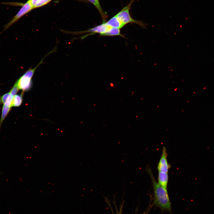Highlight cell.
Segmentation results:
<instances>
[{"instance_id":"obj_1","label":"cell","mask_w":214,"mask_h":214,"mask_svg":"<svg viewBox=\"0 0 214 214\" xmlns=\"http://www.w3.org/2000/svg\"><path fill=\"white\" fill-rule=\"evenodd\" d=\"M146 169L150 176L152 185L155 204L162 210L170 211L171 204L167 189L162 187L157 182L150 166H147Z\"/></svg>"},{"instance_id":"obj_2","label":"cell","mask_w":214,"mask_h":214,"mask_svg":"<svg viewBox=\"0 0 214 214\" xmlns=\"http://www.w3.org/2000/svg\"><path fill=\"white\" fill-rule=\"evenodd\" d=\"M54 52V51L53 49L43 57L36 66L34 68H30L16 81V83L19 89L24 92L28 91L31 89L32 85V79L36 70L43 63L47 56Z\"/></svg>"},{"instance_id":"obj_3","label":"cell","mask_w":214,"mask_h":214,"mask_svg":"<svg viewBox=\"0 0 214 214\" xmlns=\"http://www.w3.org/2000/svg\"><path fill=\"white\" fill-rule=\"evenodd\" d=\"M132 2L125 7L116 16L124 26L129 23H135L143 28H146V25L142 21L134 20L130 16L129 10Z\"/></svg>"},{"instance_id":"obj_4","label":"cell","mask_w":214,"mask_h":214,"mask_svg":"<svg viewBox=\"0 0 214 214\" xmlns=\"http://www.w3.org/2000/svg\"><path fill=\"white\" fill-rule=\"evenodd\" d=\"M34 8L28 0L24 3L12 18L4 26V30L2 32L8 29L16 22L23 16L31 11Z\"/></svg>"},{"instance_id":"obj_5","label":"cell","mask_w":214,"mask_h":214,"mask_svg":"<svg viewBox=\"0 0 214 214\" xmlns=\"http://www.w3.org/2000/svg\"><path fill=\"white\" fill-rule=\"evenodd\" d=\"M168 154L166 148L164 146L163 147L162 154L158 164L157 169L158 172L168 173L171 166L168 162Z\"/></svg>"},{"instance_id":"obj_6","label":"cell","mask_w":214,"mask_h":214,"mask_svg":"<svg viewBox=\"0 0 214 214\" xmlns=\"http://www.w3.org/2000/svg\"><path fill=\"white\" fill-rule=\"evenodd\" d=\"M111 28L106 24L105 22H103L102 24L98 26H95L94 28H91L89 30L84 31V32H75L77 33H79L82 32H90L92 34H94L99 33L100 34V36H102L103 34L107 32ZM76 33L75 34H76Z\"/></svg>"},{"instance_id":"obj_7","label":"cell","mask_w":214,"mask_h":214,"mask_svg":"<svg viewBox=\"0 0 214 214\" xmlns=\"http://www.w3.org/2000/svg\"><path fill=\"white\" fill-rule=\"evenodd\" d=\"M168 173L158 172V183L162 187L167 189L168 182Z\"/></svg>"},{"instance_id":"obj_8","label":"cell","mask_w":214,"mask_h":214,"mask_svg":"<svg viewBox=\"0 0 214 214\" xmlns=\"http://www.w3.org/2000/svg\"><path fill=\"white\" fill-rule=\"evenodd\" d=\"M105 23L107 26L110 27L119 29L124 26L119 21L116 15Z\"/></svg>"},{"instance_id":"obj_9","label":"cell","mask_w":214,"mask_h":214,"mask_svg":"<svg viewBox=\"0 0 214 214\" xmlns=\"http://www.w3.org/2000/svg\"><path fill=\"white\" fill-rule=\"evenodd\" d=\"M92 3L97 9L100 15L104 20L107 17V15L103 10L99 0H87Z\"/></svg>"},{"instance_id":"obj_10","label":"cell","mask_w":214,"mask_h":214,"mask_svg":"<svg viewBox=\"0 0 214 214\" xmlns=\"http://www.w3.org/2000/svg\"><path fill=\"white\" fill-rule=\"evenodd\" d=\"M102 36H120L122 37H124V36L120 33L119 29L114 27H111L107 32L103 34Z\"/></svg>"},{"instance_id":"obj_11","label":"cell","mask_w":214,"mask_h":214,"mask_svg":"<svg viewBox=\"0 0 214 214\" xmlns=\"http://www.w3.org/2000/svg\"><path fill=\"white\" fill-rule=\"evenodd\" d=\"M23 93L21 95H15L12 99L11 107H18L19 106L22 102Z\"/></svg>"},{"instance_id":"obj_12","label":"cell","mask_w":214,"mask_h":214,"mask_svg":"<svg viewBox=\"0 0 214 214\" xmlns=\"http://www.w3.org/2000/svg\"><path fill=\"white\" fill-rule=\"evenodd\" d=\"M10 107L6 106L4 104H3L2 109L1 116L0 121V126L3 121L9 112Z\"/></svg>"},{"instance_id":"obj_13","label":"cell","mask_w":214,"mask_h":214,"mask_svg":"<svg viewBox=\"0 0 214 214\" xmlns=\"http://www.w3.org/2000/svg\"><path fill=\"white\" fill-rule=\"evenodd\" d=\"M51 0H40L34 7V8L41 7L48 3Z\"/></svg>"},{"instance_id":"obj_14","label":"cell","mask_w":214,"mask_h":214,"mask_svg":"<svg viewBox=\"0 0 214 214\" xmlns=\"http://www.w3.org/2000/svg\"><path fill=\"white\" fill-rule=\"evenodd\" d=\"M19 90L17 84L15 82L10 92V94L13 97L16 95L18 90Z\"/></svg>"},{"instance_id":"obj_15","label":"cell","mask_w":214,"mask_h":214,"mask_svg":"<svg viewBox=\"0 0 214 214\" xmlns=\"http://www.w3.org/2000/svg\"><path fill=\"white\" fill-rule=\"evenodd\" d=\"M9 94V92L6 93L0 97V104L5 103Z\"/></svg>"},{"instance_id":"obj_16","label":"cell","mask_w":214,"mask_h":214,"mask_svg":"<svg viewBox=\"0 0 214 214\" xmlns=\"http://www.w3.org/2000/svg\"><path fill=\"white\" fill-rule=\"evenodd\" d=\"M34 8V6L40 0H28Z\"/></svg>"}]
</instances>
